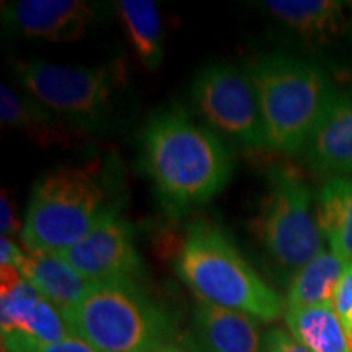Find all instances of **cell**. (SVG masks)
<instances>
[{
	"label": "cell",
	"mask_w": 352,
	"mask_h": 352,
	"mask_svg": "<svg viewBox=\"0 0 352 352\" xmlns=\"http://www.w3.org/2000/svg\"><path fill=\"white\" fill-rule=\"evenodd\" d=\"M140 166L162 208L182 217L227 186L233 158L217 132L179 107L157 111L140 135Z\"/></svg>",
	"instance_id": "obj_1"
},
{
	"label": "cell",
	"mask_w": 352,
	"mask_h": 352,
	"mask_svg": "<svg viewBox=\"0 0 352 352\" xmlns=\"http://www.w3.org/2000/svg\"><path fill=\"white\" fill-rule=\"evenodd\" d=\"M122 175L113 160L63 165L34 183L21 241L32 253L59 254L109 215L121 212Z\"/></svg>",
	"instance_id": "obj_2"
},
{
	"label": "cell",
	"mask_w": 352,
	"mask_h": 352,
	"mask_svg": "<svg viewBox=\"0 0 352 352\" xmlns=\"http://www.w3.org/2000/svg\"><path fill=\"white\" fill-rule=\"evenodd\" d=\"M256 90L266 148L300 155L340 90L331 74L307 57L271 52L248 69Z\"/></svg>",
	"instance_id": "obj_3"
},
{
	"label": "cell",
	"mask_w": 352,
	"mask_h": 352,
	"mask_svg": "<svg viewBox=\"0 0 352 352\" xmlns=\"http://www.w3.org/2000/svg\"><path fill=\"white\" fill-rule=\"evenodd\" d=\"M175 271L199 300L274 321L283 300L241 256L219 226L196 220L188 227L176 254Z\"/></svg>",
	"instance_id": "obj_4"
},
{
	"label": "cell",
	"mask_w": 352,
	"mask_h": 352,
	"mask_svg": "<svg viewBox=\"0 0 352 352\" xmlns=\"http://www.w3.org/2000/svg\"><path fill=\"white\" fill-rule=\"evenodd\" d=\"M63 318L72 336L98 352H152L170 341L165 314L135 280L91 284Z\"/></svg>",
	"instance_id": "obj_5"
},
{
	"label": "cell",
	"mask_w": 352,
	"mask_h": 352,
	"mask_svg": "<svg viewBox=\"0 0 352 352\" xmlns=\"http://www.w3.org/2000/svg\"><path fill=\"white\" fill-rule=\"evenodd\" d=\"M316 201L300 171L283 165L267 173V192L254 219V235L271 274L287 285L324 252Z\"/></svg>",
	"instance_id": "obj_6"
},
{
	"label": "cell",
	"mask_w": 352,
	"mask_h": 352,
	"mask_svg": "<svg viewBox=\"0 0 352 352\" xmlns=\"http://www.w3.org/2000/svg\"><path fill=\"white\" fill-rule=\"evenodd\" d=\"M13 72L26 94L80 134L111 127L126 85V70L120 60L95 67L16 60Z\"/></svg>",
	"instance_id": "obj_7"
},
{
	"label": "cell",
	"mask_w": 352,
	"mask_h": 352,
	"mask_svg": "<svg viewBox=\"0 0 352 352\" xmlns=\"http://www.w3.org/2000/svg\"><path fill=\"white\" fill-rule=\"evenodd\" d=\"M259 6L310 56V60L338 77L352 76L351 2L267 0Z\"/></svg>",
	"instance_id": "obj_8"
},
{
	"label": "cell",
	"mask_w": 352,
	"mask_h": 352,
	"mask_svg": "<svg viewBox=\"0 0 352 352\" xmlns=\"http://www.w3.org/2000/svg\"><path fill=\"white\" fill-rule=\"evenodd\" d=\"M191 100L212 131L248 148H266L256 90L248 70L227 63L197 74Z\"/></svg>",
	"instance_id": "obj_9"
},
{
	"label": "cell",
	"mask_w": 352,
	"mask_h": 352,
	"mask_svg": "<svg viewBox=\"0 0 352 352\" xmlns=\"http://www.w3.org/2000/svg\"><path fill=\"white\" fill-rule=\"evenodd\" d=\"M59 256L90 284L135 280L142 272L134 227L121 212L109 215Z\"/></svg>",
	"instance_id": "obj_10"
},
{
	"label": "cell",
	"mask_w": 352,
	"mask_h": 352,
	"mask_svg": "<svg viewBox=\"0 0 352 352\" xmlns=\"http://www.w3.org/2000/svg\"><path fill=\"white\" fill-rule=\"evenodd\" d=\"M103 7L83 0H16L2 3L8 32L30 39L70 43L85 38L98 25Z\"/></svg>",
	"instance_id": "obj_11"
},
{
	"label": "cell",
	"mask_w": 352,
	"mask_h": 352,
	"mask_svg": "<svg viewBox=\"0 0 352 352\" xmlns=\"http://www.w3.org/2000/svg\"><path fill=\"white\" fill-rule=\"evenodd\" d=\"M0 327L2 336L19 334L43 344L70 336L63 314L23 276L10 287H0Z\"/></svg>",
	"instance_id": "obj_12"
},
{
	"label": "cell",
	"mask_w": 352,
	"mask_h": 352,
	"mask_svg": "<svg viewBox=\"0 0 352 352\" xmlns=\"http://www.w3.org/2000/svg\"><path fill=\"white\" fill-rule=\"evenodd\" d=\"M300 157L315 175L327 179L352 176V95L338 94Z\"/></svg>",
	"instance_id": "obj_13"
},
{
	"label": "cell",
	"mask_w": 352,
	"mask_h": 352,
	"mask_svg": "<svg viewBox=\"0 0 352 352\" xmlns=\"http://www.w3.org/2000/svg\"><path fill=\"white\" fill-rule=\"evenodd\" d=\"M197 352H266L256 318L199 300L192 308Z\"/></svg>",
	"instance_id": "obj_14"
},
{
	"label": "cell",
	"mask_w": 352,
	"mask_h": 352,
	"mask_svg": "<svg viewBox=\"0 0 352 352\" xmlns=\"http://www.w3.org/2000/svg\"><path fill=\"white\" fill-rule=\"evenodd\" d=\"M0 120L3 126L21 132L39 147L69 145L80 132L69 126L41 101L28 94L0 88Z\"/></svg>",
	"instance_id": "obj_15"
},
{
	"label": "cell",
	"mask_w": 352,
	"mask_h": 352,
	"mask_svg": "<svg viewBox=\"0 0 352 352\" xmlns=\"http://www.w3.org/2000/svg\"><path fill=\"white\" fill-rule=\"evenodd\" d=\"M16 270L60 314L76 305L91 285L59 254L28 252Z\"/></svg>",
	"instance_id": "obj_16"
},
{
	"label": "cell",
	"mask_w": 352,
	"mask_h": 352,
	"mask_svg": "<svg viewBox=\"0 0 352 352\" xmlns=\"http://www.w3.org/2000/svg\"><path fill=\"white\" fill-rule=\"evenodd\" d=\"M316 201V222L329 252L352 263V176L327 179Z\"/></svg>",
	"instance_id": "obj_17"
},
{
	"label": "cell",
	"mask_w": 352,
	"mask_h": 352,
	"mask_svg": "<svg viewBox=\"0 0 352 352\" xmlns=\"http://www.w3.org/2000/svg\"><path fill=\"white\" fill-rule=\"evenodd\" d=\"M346 261L333 252H321L297 272L287 287L285 310L333 305L334 294L346 270Z\"/></svg>",
	"instance_id": "obj_18"
},
{
	"label": "cell",
	"mask_w": 352,
	"mask_h": 352,
	"mask_svg": "<svg viewBox=\"0 0 352 352\" xmlns=\"http://www.w3.org/2000/svg\"><path fill=\"white\" fill-rule=\"evenodd\" d=\"M285 323L308 352H351L344 324L333 305L285 310Z\"/></svg>",
	"instance_id": "obj_19"
},
{
	"label": "cell",
	"mask_w": 352,
	"mask_h": 352,
	"mask_svg": "<svg viewBox=\"0 0 352 352\" xmlns=\"http://www.w3.org/2000/svg\"><path fill=\"white\" fill-rule=\"evenodd\" d=\"M135 54L147 70L160 67L164 60L162 21L151 0H120L114 3Z\"/></svg>",
	"instance_id": "obj_20"
},
{
	"label": "cell",
	"mask_w": 352,
	"mask_h": 352,
	"mask_svg": "<svg viewBox=\"0 0 352 352\" xmlns=\"http://www.w3.org/2000/svg\"><path fill=\"white\" fill-rule=\"evenodd\" d=\"M2 347L3 352H98L72 334L63 341L51 342V344H43L19 334H7L2 336Z\"/></svg>",
	"instance_id": "obj_21"
},
{
	"label": "cell",
	"mask_w": 352,
	"mask_h": 352,
	"mask_svg": "<svg viewBox=\"0 0 352 352\" xmlns=\"http://www.w3.org/2000/svg\"><path fill=\"white\" fill-rule=\"evenodd\" d=\"M333 308L336 315L340 316L341 323L344 324L352 352V263L346 264L340 285H338L336 294H334Z\"/></svg>",
	"instance_id": "obj_22"
},
{
	"label": "cell",
	"mask_w": 352,
	"mask_h": 352,
	"mask_svg": "<svg viewBox=\"0 0 352 352\" xmlns=\"http://www.w3.org/2000/svg\"><path fill=\"white\" fill-rule=\"evenodd\" d=\"M266 352H308L290 333L274 329L266 336Z\"/></svg>",
	"instance_id": "obj_23"
},
{
	"label": "cell",
	"mask_w": 352,
	"mask_h": 352,
	"mask_svg": "<svg viewBox=\"0 0 352 352\" xmlns=\"http://www.w3.org/2000/svg\"><path fill=\"white\" fill-rule=\"evenodd\" d=\"M0 210H2V217H0V228H2L3 236H12L16 235L19 230L21 232L23 223H20V219L16 217V209L10 196L7 195V191L2 192V204H0Z\"/></svg>",
	"instance_id": "obj_24"
},
{
	"label": "cell",
	"mask_w": 352,
	"mask_h": 352,
	"mask_svg": "<svg viewBox=\"0 0 352 352\" xmlns=\"http://www.w3.org/2000/svg\"><path fill=\"white\" fill-rule=\"evenodd\" d=\"M23 254L25 253L21 252L19 245L13 243L8 236H2L0 240V266H12L16 270Z\"/></svg>",
	"instance_id": "obj_25"
},
{
	"label": "cell",
	"mask_w": 352,
	"mask_h": 352,
	"mask_svg": "<svg viewBox=\"0 0 352 352\" xmlns=\"http://www.w3.org/2000/svg\"><path fill=\"white\" fill-rule=\"evenodd\" d=\"M152 352H197V351L191 349V347H186V346L178 344V342L166 341V342H164V344L158 346L157 349H153Z\"/></svg>",
	"instance_id": "obj_26"
},
{
	"label": "cell",
	"mask_w": 352,
	"mask_h": 352,
	"mask_svg": "<svg viewBox=\"0 0 352 352\" xmlns=\"http://www.w3.org/2000/svg\"><path fill=\"white\" fill-rule=\"evenodd\" d=\"M351 10H352V2H351Z\"/></svg>",
	"instance_id": "obj_27"
}]
</instances>
